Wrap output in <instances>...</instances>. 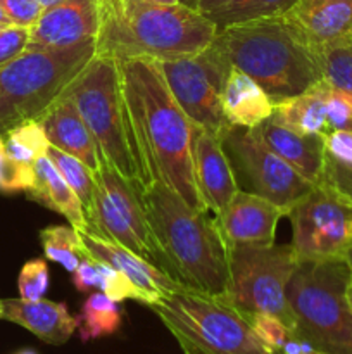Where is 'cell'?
<instances>
[{"label":"cell","instance_id":"obj_1","mask_svg":"<svg viewBox=\"0 0 352 354\" xmlns=\"http://www.w3.org/2000/svg\"><path fill=\"white\" fill-rule=\"evenodd\" d=\"M117 61L128 113L148 180L164 183L192 209L207 213L193 171L197 124L176 102L155 59L123 57Z\"/></svg>","mask_w":352,"mask_h":354},{"label":"cell","instance_id":"obj_2","mask_svg":"<svg viewBox=\"0 0 352 354\" xmlns=\"http://www.w3.org/2000/svg\"><path fill=\"white\" fill-rule=\"evenodd\" d=\"M141 203L168 275L190 289L226 299L228 251L216 218L192 209L161 182L141 192Z\"/></svg>","mask_w":352,"mask_h":354},{"label":"cell","instance_id":"obj_3","mask_svg":"<svg viewBox=\"0 0 352 354\" xmlns=\"http://www.w3.org/2000/svg\"><path fill=\"white\" fill-rule=\"evenodd\" d=\"M211 45L228 64L255 80L275 104L323 78L317 54L285 16L231 24L217 30Z\"/></svg>","mask_w":352,"mask_h":354},{"label":"cell","instance_id":"obj_4","mask_svg":"<svg viewBox=\"0 0 352 354\" xmlns=\"http://www.w3.org/2000/svg\"><path fill=\"white\" fill-rule=\"evenodd\" d=\"M102 26L97 54L148 57L155 61L188 57L213 44L217 26L190 7L124 6L119 0H100Z\"/></svg>","mask_w":352,"mask_h":354},{"label":"cell","instance_id":"obj_5","mask_svg":"<svg viewBox=\"0 0 352 354\" xmlns=\"http://www.w3.org/2000/svg\"><path fill=\"white\" fill-rule=\"evenodd\" d=\"M66 93L88 127L100 158L144 192L150 180L128 113L119 61L113 55L97 54L69 83Z\"/></svg>","mask_w":352,"mask_h":354},{"label":"cell","instance_id":"obj_6","mask_svg":"<svg viewBox=\"0 0 352 354\" xmlns=\"http://www.w3.org/2000/svg\"><path fill=\"white\" fill-rule=\"evenodd\" d=\"M347 259H299L286 283V299L295 318L297 337L324 354H352V310Z\"/></svg>","mask_w":352,"mask_h":354},{"label":"cell","instance_id":"obj_7","mask_svg":"<svg viewBox=\"0 0 352 354\" xmlns=\"http://www.w3.org/2000/svg\"><path fill=\"white\" fill-rule=\"evenodd\" d=\"M148 308L176 339L183 354H276L223 297L182 286L164 292Z\"/></svg>","mask_w":352,"mask_h":354},{"label":"cell","instance_id":"obj_8","mask_svg":"<svg viewBox=\"0 0 352 354\" xmlns=\"http://www.w3.org/2000/svg\"><path fill=\"white\" fill-rule=\"evenodd\" d=\"M97 55V40L66 48L24 50L0 68V135L38 120Z\"/></svg>","mask_w":352,"mask_h":354},{"label":"cell","instance_id":"obj_9","mask_svg":"<svg viewBox=\"0 0 352 354\" xmlns=\"http://www.w3.org/2000/svg\"><path fill=\"white\" fill-rule=\"evenodd\" d=\"M230 287L226 301L245 318L264 313L295 328L286 283L299 265L292 244H228Z\"/></svg>","mask_w":352,"mask_h":354},{"label":"cell","instance_id":"obj_10","mask_svg":"<svg viewBox=\"0 0 352 354\" xmlns=\"http://www.w3.org/2000/svg\"><path fill=\"white\" fill-rule=\"evenodd\" d=\"M86 221L90 232L130 249L166 272L164 258L141 203V192L102 158L95 169V192Z\"/></svg>","mask_w":352,"mask_h":354},{"label":"cell","instance_id":"obj_11","mask_svg":"<svg viewBox=\"0 0 352 354\" xmlns=\"http://www.w3.org/2000/svg\"><path fill=\"white\" fill-rule=\"evenodd\" d=\"M221 145L240 190L264 197L286 211L313 190L314 183L276 156L257 128L233 124L221 138Z\"/></svg>","mask_w":352,"mask_h":354},{"label":"cell","instance_id":"obj_12","mask_svg":"<svg viewBox=\"0 0 352 354\" xmlns=\"http://www.w3.org/2000/svg\"><path fill=\"white\" fill-rule=\"evenodd\" d=\"M286 218L299 259H345L352 249V201L320 180Z\"/></svg>","mask_w":352,"mask_h":354},{"label":"cell","instance_id":"obj_13","mask_svg":"<svg viewBox=\"0 0 352 354\" xmlns=\"http://www.w3.org/2000/svg\"><path fill=\"white\" fill-rule=\"evenodd\" d=\"M157 62L183 113L193 124L221 140L233 127L221 106V93L231 66L213 45L195 55Z\"/></svg>","mask_w":352,"mask_h":354},{"label":"cell","instance_id":"obj_14","mask_svg":"<svg viewBox=\"0 0 352 354\" xmlns=\"http://www.w3.org/2000/svg\"><path fill=\"white\" fill-rule=\"evenodd\" d=\"M102 26L100 0H64L47 7L30 28L28 50L66 48L97 40Z\"/></svg>","mask_w":352,"mask_h":354},{"label":"cell","instance_id":"obj_15","mask_svg":"<svg viewBox=\"0 0 352 354\" xmlns=\"http://www.w3.org/2000/svg\"><path fill=\"white\" fill-rule=\"evenodd\" d=\"M285 17L314 52L352 45V0H299Z\"/></svg>","mask_w":352,"mask_h":354},{"label":"cell","instance_id":"obj_16","mask_svg":"<svg viewBox=\"0 0 352 354\" xmlns=\"http://www.w3.org/2000/svg\"><path fill=\"white\" fill-rule=\"evenodd\" d=\"M289 211L255 194L238 190L216 216L228 244H273L276 227Z\"/></svg>","mask_w":352,"mask_h":354},{"label":"cell","instance_id":"obj_17","mask_svg":"<svg viewBox=\"0 0 352 354\" xmlns=\"http://www.w3.org/2000/svg\"><path fill=\"white\" fill-rule=\"evenodd\" d=\"M78 232L83 248L86 249L90 258L106 263V265L124 273L133 282V286L140 290L141 296H144V304H147V306L157 303L164 292L182 287V283L176 282L164 270L152 265L147 259L140 258L130 249L123 248L113 241H107V239L90 232L88 228H81Z\"/></svg>","mask_w":352,"mask_h":354},{"label":"cell","instance_id":"obj_18","mask_svg":"<svg viewBox=\"0 0 352 354\" xmlns=\"http://www.w3.org/2000/svg\"><path fill=\"white\" fill-rule=\"evenodd\" d=\"M193 171L200 199L216 218L240 189L221 140L199 127L193 135Z\"/></svg>","mask_w":352,"mask_h":354},{"label":"cell","instance_id":"obj_19","mask_svg":"<svg viewBox=\"0 0 352 354\" xmlns=\"http://www.w3.org/2000/svg\"><path fill=\"white\" fill-rule=\"evenodd\" d=\"M37 121L43 128L50 145L81 159L93 171L99 168L100 152L95 140L66 90Z\"/></svg>","mask_w":352,"mask_h":354},{"label":"cell","instance_id":"obj_20","mask_svg":"<svg viewBox=\"0 0 352 354\" xmlns=\"http://www.w3.org/2000/svg\"><path fill=\"white\" fill-rule=\"evenodd\" d=\"M2 318L52 346L66 344L78 330V320L68 306L48 299H2Z\"/></svg>","mask_w":352,"mask_h":354},{"label":"cell","instance_id":"obj_21","mask_svg":"<svg viewBox=\"0 0 352 354\" xmlns=\"http://www.w3.org/2000/svg\"><path fill=\"white\" fill-rule=\"evenodd\" d=\"M262 140L276 156L295 168L304 178L317 183L324 169V135L302 133L268 118L257 127Z\"/></svg>","mask_w":352,"mask_h":354},{"label":"cell","instance_id":"obj_22","mask_svg":"<svg viewBox=\"0 0 352 354\" xmlns=\"http://www.w3.org/2000/svg\"><path fill=\"white\" fill-rule=\"evenodd\" d=\"M224 118L235 127L257 128L271 118L275 102L247 73L231 66L221 93Z\"/></svg>","mask_w":352,"mask_h":354},{"label":"cell","instance_id":"obj_23","mask_svg":"<svg viewBox=\"0 0 352 354\" xmlns=\"http://www.w3.org/2000/svg\"><path fill=\"white\" fill-rule=\"evenodd\" d=\"M35 182L26 192L28 199L41 204L54 213L62 214L76 230L88 228L85 209L75 190L68 185L48 156H41L33 165Z\"/></svg>","mask_w":352,"mask_h":354},{"label":"cell","instance_id":"obj_24","mask_svg":"<svg viewBox=\"0 0 352 354\" xmlns=\"http://www.w3.org/2000/svg\"><path fill=\"white\" fill-rule=\"evenodd\" d=\"M330 82L321 78L302 93L280 100L275 104L271 118L292 130L302 133L328 135L326 97L330 92Z\"/></svg>","mask_w":352,"mask_h":354},{"label":"cell","instance_id":"obj_25","mask_svg":"<svg viewBox=\"0 0 352 354\" xmlns=\"http://www.w3.org/2000/svg\"><path fill=\"white\" fill-rule=\"evenodd\" d=\"M76 320L81 342L95 341L119 330L123 324V310L119 303L107 297L104 292H92L83 303Z\"/></svg>","mask_w":352,"mask_h":354},{"label":"cell","instance_id":"obj_26","mask_svg":"<svg viewBox=\"0 0 352 354\" xmlns=\"http://www.w3.org/2000/svg\"><path fill=\"white\" fill-rule=\"evenodd\" d=\"M40 242L45 258L61 265L69 273L75 272L79 263L90 258L86 249L83 248L79 232L71 225H52L43 228L40 232Z\"/></svg>","mask_w":352,"mask_h":354},{"label":"cell","instance_id":"obj_27","mask_svg":"<svg viewBox=\"0 0 352 354\" xmlns=\"http://www.w3.org/2000/svg\"><path fill=\"white\" fill-rule=\"evenodd\" d=\"M297 2L299 0H240L233 6L211 12L207 17L216 24L217 30H223L231 24L285 16Z\"/></svg>","mask_w":352,"mask_h":354},{"label":"cell","instance_id":"obj_28","mask_svg":"<svg viewBox=\"0 0 352 354\" xmlns=\"http://www.w3.org/2000/svg\"><path fill=\"white\" fill-rule=\"evenodd\" d=\"M48 147L50 142L37 120L24 121L3 135L6 154L24 165H35L37 159L47 154Z\"/></svg>","mask_w":352,"mask_h":354},{"label":"cell","instance_id":"obj_29","mask_svg":"<svg viewBox=\"0 0 352 354\" xmlns=\"http://www.w3.org/2000/svg\"><path fill=\"white\" fill-rule=\"evenodd\" d=\"M47 156L54 162L55 168L59 169L62 178L79 197L85 214L88 213L93 203V192H95V171L90 166H86L81 159L75 158V156L68 154V152L61 151L54 145L48 147Z\"/></svg>","mask_w":352,"mask_h":354},{"label":"cell","instance_id":"obj_30","mask_svg":"<svg viewBox=\"0 0 352 354\" xmlns=\"http://www.w3.org/2000/svg\"><path fill=\"white\" fill-rule=\"evenodd\" d=\"M320 59L323 78L337 88L352 93V50L351 48H331L316 52Z\"/></svg>","mask_w":352,"mask_h":354},{"label":"cell","instance_id":"obj_31","mask_svg":"<svg viewBox=\"0 0 352 354\" xmlns=\"http://www.w3.org/2000/svg\"><path fill=\"white\" fill-rule=\"evenodd\" d=\"M50 283L48 266L43 259H31L24 263L17 279V289L19 297L26 301L43 299Z\"/></svg>","mask_w":352,"mask_h":354},{"label":"cell","instance_id":"obj_32","mask_svg":"<svg viewBox=\"0 0 352 354\" xmlns=\"http://www.w3.org/2000/svg\"><path fill=\"white\" fill-rule=\"evenodd\" d=\"M33 165H24L9 158L6 151L0 152V192L17 194L28 192L33 187Z\"/></svg>","mask_w":352,"mask_h":354},{"label":"cell","instance_id":"obj_33","mask_svg":"<svg viewBox=\"0 0 352 354\" xmlns=\"http://www.w3.org/2000/svg\"><path fill=\"white\" fill-rule=\"evenodd\" d=\"M93 261H95V259H93ZM97 266H99L100 275L99 289L102 290L107 297H110V299L116 301V303H123V301L126 299H135L144 303L141 292L133 286V282H131L124 273L113 268V266L106 265V263L97 261Z\"/></svg>","mask_w":352,"mask_h":354},{"label":"cell","instance_id":"obj_34","mask_svg":"<svg viewBox=\"0 0 352 354\" xmlns=\"http://www.w3.org/2000/svg\"><path fill=\"white\" fill-rule=\"evenodd\" d=\"M247 320L252 325L255 334H257V337L276 354H280L290 339L295 337V332L286 327L280 318L273 317V315L257 313L248 317Z\"/></svg>","mask_w":352,"mask_h":354},{"label":"cell","instance_id":"obj_35","mask_svg":"<svg viewBox=\"0 0 352 354\" xmlns=\"http://www.w3.org/2000/svg\"><path fill=\"white\" fill-rule=\"evenodd\" d=\"M331 85V83H330ZM326 121L330 131H352V93L331 85L326 97Z\"/></svg>","mask_w":352,"mask_h":354},{"label":"cell","instance_id":"obj_36","mask_svg":"<svg viewBox=\"0 0 352 354\" xmlns=\"http://www.w3.org/2000/svg\"><path fill=\"white\" fill-rule=\"evenodd\" d=\"M30 40V28L6 26L0 30V68L12 62L26 50Z\"/></svg>","mask_w":352,"mask_h":354},{"label":"cell","instance_id":"obj_37","mask_svg":"<svg viewBox=\"0 0 352 354\" xmlns=\"http://www.w3.org/2000/svg\"><path fill=\"white\" fill-rule=\"evenodd\" d=\"M0 7L14 26L31 28L41 16L45 7L37 0H0Z\"/></svg>","mask_w":352,"mask_h":354},{"label":"cell","instance_id":"obj_38","mask_svg":"<svg viewBox=\"0 0 352 354\" xmlns=\"http://www.w3.org/2000/svg\"><path fill=\"white\" fill-rule=\"evenodd\" d=\"M321 180L330 183L338 192H342L352 201V165H345V162L337 161L326 154Z\"/></svg>","mask_w":352,"mask_h":354},{"label":"cell","instance_id":"obj_39","mask_svg":"<svg viewBox=\"0 0 352 354\" xmlns=\"http://www.w3.org/2000/svg\"><path fill=\"white\" fill-rule=\"evenodd\" d=\"M324 147L326 154L337 161L352 165V131L333 130L324 135Z\"/></svg>","mask_w":352,"mask_h":354},{"label":"cell","instance_id":"obj_40","mask_svg":"<svg viewBox=\"0 0 352 354\" xmlns=\"http://www.w3.org/2000/svg\"><path fill=\"white\" fill-rule=\"evenodd\" d=\"M72 286L78 292H93L100 286V275L97 261L92 258H86L85 261L79 263L78 268L71 273Z\"/></svg>","mask_w":352,"mask_h":354},{"label":"cell","instance_id":"obj_41","mask_svg":"<svg viewBox=\"0 0 352 354\" xmlns=\"http://www.w3.org/2000/svg\"><path fill=\"white\" fill-rule=\"evenodd\" d=\"M240 2V0H200L199 2V12L204 16H209L211 12H216V10L224 9L228 6H233V3Z\"/></svg>","mask_w":352,"mask_h":354},{"label":"cell","instance_id":"obj_42","mask_svg":"<svg viewBox=\"0 0 352 354\" xmlns=\"http://www.w3.org/2000/svg\"><path fill=\"white\" fill-rule=\"evenodd\" d=\"M124 6H175L178 0H119Z\"/></svg>","mask_w":352,"mask_h":354},{"label":"cell","instance_id":"obj_43","mask_svg":"<svg viewBox=\"0 0 352 354\" xmlns=\"http://www.w3.org/2000/svg\"><path fill=\"white\" fill-rule=\"evenodd\" d=\"M179 3H182V6H185V7H190V9H199V2L200 0H178Z\"/></svg>","mask_w":352,"mask_h":354},{"label":"cell","instance_id":"obj_44","mask_svg":"<svg viewBox=\"0 0 352 354\" xmlns=\"http://www.w3.org/2000/svg\"><path fill=\"white\" fill-rule=\"evenodd\" d=\"M0 26H12V23H10V19L7 17V14L3 12L2 7H0Z\"/></svg>","mask_w":352,"mask_h":354},{"label":"cell","instance_id":"obj_45","mask_svg":"<svg viewBox=\"0 0 352 354\" xmlns=\"http://www.w3.org/2000/svg\"><path fill=\"white\" fill-rule=\"evenodd\" d=\"M38 3H41V6L45 7V9H47V7H52V6H57V3H61V2H64V0H37Z\"/></svg>","mask_w":352,"mask_h":354},{"label":"cell","instance_id":"obj_46","mask_svg":"<svg viewBox=\"0 0 352 354\" xmlns=\"http://www.w3.org/2000/svg\"><path fill=\"white\" fill-rule=\"evenodd\" d=\"M347 301H349V304H351V310H352V280L347 287Z\"/></svg>","mask_w":352,"mask_h":354},{"label":"cell","instance_id":"obj_47","mask_svg":"<svg viewBox=\"0 0 352 354\" xmlns=\"http://www.w3.org/2000/svg\"><path fill=\"white\" fill-rule=\"evenodd\" d=\"M345 259H347V263H349V266H351V270H352V249H351V251H349V254H347V258H345Z\"/></svg>","mask_w":352,"mask_h":354},{"label":"cell","instance_id":"obj_48","mask_svg":"<svg viewBox=\"0 0 352 354\" xmlns=\"http://www.w3.org/2000/svg\"><path fill=\"white\" fill-rule=\"evenodd\" d=\"M2 151H3V137L0 135V152H2Z\"/></svg>","mask_w":352,"mask_h":354},{"label":"cell","instance_id":"obj_49","mask_svg":"<svg viewBox=\"0 0 352 354\" xmlns=\"http://www.w3.org/2000/svg\"><path fill=\"white\" fill-rule=\"evenodd\" d=\"M17 354H37V353H33V351H21V353H17Z\"/></svg>","mask_w":352,"mask_h":354},{"label":"cell","instance_id":"obj_50","mask_svg":"<svg viewBox=\"0 0 352 354\" xmlns=\"http://www.w3.org/2000/svg\"><path fill=\"white\" fill-rule=\"evenodd\" d=\"M0 318H2V299H0Z\"/></svg>","mask_w":352,"mask_h":354},{"label":"cell","instance_id":"obj_51","mask_svg":"<svg viewBox=\"0 0 352 354\" xmlns=\"http://www.w3.org/2000/svg\"><path fill=\"white\" fill-rule=\"evenodd\" d=\"M311 354H324V353H320V351H314V353H311Z\"/></svg>","mask_w":352,"mask_h":354},{"label":"cell","instance_id":"obj_52","mask_svg":"<svg viewBox=\"0 0 352 354\" xmlns=\"http://www.w3.org/2000/svg\"><path fill=\"white\" fill-rule=\"evenodd\" d=\"M2 28H6V26H0V30H2Z\"/></svg>","mask_w":352,"mask_h":354},{"label":"cell","instance_id":"obj_53","mask_svg":"<svg viewBox=\"0 0 352 354\" xmlns=\"http://www.w3.org/2000/svg\"><path fill=\"white\" fill-rule=\"evenodd\" d=\"M349 48H351V50H352V45H351V47H349Z\"/></svg>","mask_w":352,"mask_h":354}]
</instances>
